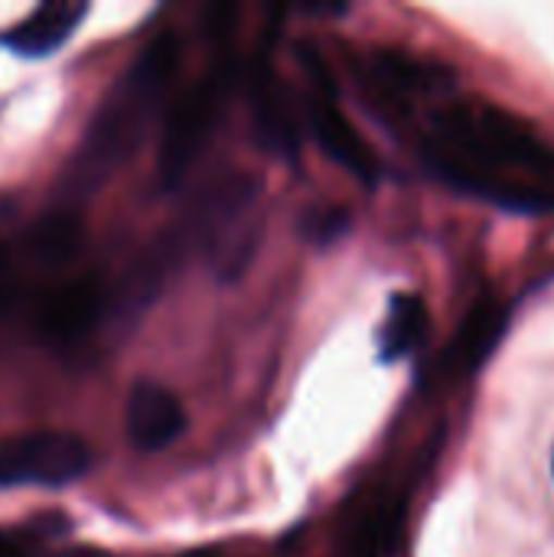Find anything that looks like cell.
Here are the masks:
<instances>
[{"label": "cell", "instance_id": "18", "mask_svg": "<svg viewBox=\"0 0 554 557\" xmlns=\"http://www.w3.org/2000/svg\"><path fill=\"white\" fill-rule=\"evenodd\" d=\"M180 557H225L222 552H216V548H202V552H189V555H180Z\"/></svg>", "mask_w": 554, "mask_h": 557}, {"label": "cell", "instance_id": "17", "mask_svg": "<svg viewBox=\"0 0 554 557\" xmlns=\"http://www.w3.org/2000/svg\"><path fill=\"white\" fill-rule=\"evenodd\" d=\"M13 300V277H10V255L0 245V307H7Z\"/></svg>", "mask_w": 554, "mask_h": 557}, {"label": "cell", "instance_id": "6", "mask_svg": "<svg viewBox=\"0 0 554 557\" xmlns=\"http://www.w3.org/2000/svg\"><path fill=\"white\" fill-rule=\"evenodd\" d=\"M307 72H310V95H307V121L317 137V144L330 153L333 163L349 170L359 183L372 186L379 180V157L366 144V137L356 131V124L343 114L336 104L333 82L323 69V59L307 52L304 55Z\"/></svg>", "mask_w": 554, "mask_h": 557}, {"label": "cell", "instance_id": "2", "mask_svg": "<svg viewBox=\"0 0 554 557\" xmlns=\"http://www.w3.org/2000/svg\"><path fill=\"white\" fill-rule=\"evenodd\" d=\"M434 131L441 147L473 163H483L490 170L496 166H513L529 173L554 170L552 147L532 131L529 121H522L519 114L500 104H487V101L447 104L434 114Z\"/></svg>", "mask_w": 554, "mask_h": 557}, {"label": "cell", "instance_id": "16", "mask_svg": "<svg viewBox=\"0 0 554 557\" xmlns=\"http://www.w3.org/2000/svg\"><path fill=\"white\" fill-rule=\"evenodd\" d=\"M346 212L343 209H336V206H330V209H313L310 215H307V222H304V232L313 238V242H333V238H340L343 232H346Z\"/></svg>", "mask_w": 554, "mask_h": 557}, {"label": "cell", "instance_id": "8", "mask_svg": "<svg viewBox=\"0 0 554 557\" xmlns=\"http://www.w3.org/2000/svg\"><path fill=\"white\" fill-rule=\"evenodd\" d=\"M111 307V290L98 274H78L42 294L36 307V330L49 343H78Z\"/></svg>", "mask_w": 554, "mask_h": 557}, {"label": "cell", "instance_id": "14", "mask_svg": "<svg viewBox=\"0 0 554 557\" xmlns=\"http://www.w3.org/2000/svg\"><path fill=\"white\" fill-rule=\"evenodd\" d=\"M431 330V313L428 304L418 294H395L389 300V313L385 323L379 330V346H382V359L395 362L411 356Z\"/></svg>", "mask_w": 554, "mask_h": 557}, {"label": "cell", "instance_id": "9", "mask_svg": "<svg viewBox=\"0 0 554 557\" xmlns=\"http://www.w3.org/2000/svg\"><path fill=\"white\" fill-rule=\"evenodd\" d=\"M248 104H251V124L261 147L284 160H297L300 153V131L291 108V95L281 85L278 72L271 69L268 55H258L248 72Z\"/></svg>", "mask_w": 554, "mask_h": 557}, {"label": "cell", "instance_id": "13", "mask_svg": "<svg viewBox=\"0 0 554 557\" xmlns=\"http://www.w3.org/2000/svg\"><path fill=\"white\" fill-rule=\"evenodd\" d=\"M405 499L382 496L369 503L346 532V557H392L405 539Z\"/></svg>", "mask_w": 554, "mask_h": 557}, {"label": "cell", "instance_id": "10", "mask_svg": "<svg viewBox=\"0 0 554 557\" xmlns=\"http://www.w3.org/2000/svg\"><path fill=\"white\" fill-rule=\"evenodd\" d=\"M124 431L137 450L157 454L186 431V411L170 388L157 382H137L127 395Z\"/></svg>", "mask_w": 554, "mask_h": 557}, {"label": "cell", "instance_id": "5", "mask_svg": "<svg viewBox=\"0 0 554 557\" xmlns=\"http://www.w3.org/2000/svg\"><path fill=\"white\" fill-rule=\"evenodd\" d=\"M91 450L65 431H33L0 441V486H65L88 473Z\"/></svg>", "mask_w": 554, "mask_h": 557}, {"label": "cell", "instance_id": "4", "mask_svg": "<svg viewBox=\"0 0 554 557\" xmlns=\"http://www.w3.org/2000/svg\"><path fill=\"white\" fill-rule=\"evenodd\" d=\"M225 91H229V69H216L173 101L163 121L160 157H157V173L163 189H176L193 170V163L199 160V153L206 150L219 124Z\"/></svg>", "mask_w": 554, "mask_h": 557}, {"label": "cell", "instance_id": "11", "mask_svg": "<svg viewBox=\"0 0 554 557\" xmlns=\"http://www.w3.org/2000/svg\"><path fill=\"white\" fill-rule=\"evenodd\" d=\"M509 326V307L500 304L496 297H483L470 307L467 320L460 323L454 343L444 352V369L451 375H473L483 369V362L496 352L503 333Z\"/></svg>", "mask_w": 554, "mask_h": 557}, {"label": "cell", "instance_id": "3", "mask_svg": "<svg viewBox=\"0 0 554 557\" xmlns=\"http://www.w3.org/2000/svg\"><path fill=\"white\" fill-rule=\"evenodd\" d=\"M255 202H258L255 180L229 176L202 196V202L196 206L186 225V232L206 245L222 281L242 277V271L251 264L261 232Z\"/></svg>", "mask_w": 554, "mask_h": 557}, {"label": "cell", "instance_id": "7", "mask_svg": "<svg viewBox=\"0 0 554 557\" xmlns=\"http://www.w3.org/2000/svg\"><path fill=\"white\" fill-rule=\"evenodd\" d=\"M421 157H424V163L434 170V176L441 183H447L451 189H457L464 196L483 199V202L500 206L506 212H526V215H539V212L552 209V199L545 193L506 183L496 170H490L483 163H473L467 157H457L454 150L441 147L438 140H428L421 147Z\"/></svg>", "mask_w": 554, "mask_h": 557}, {"label": "cell", "instance_id": "19", "mask_svg": "<svg viewBox=\"0 0 554 557\" xmlns=\"http://www.w3.org/2000/svg\"><path fill=\"white\" fill-rule=\"evenodd\" d=\"M552 470H554V460H552Z\"/></svg>", "mask_w": 554, "mask_h": 557}, {"label": "cell", "instance_id": "15", "mask_svg": "<svg viewBox=\"0 0 554 557\" xmlns=\"http://www.w3.org/2000/svg\"><path fill=\"white\" fill-rule=\"evenodd\" d=\"M82 242H85V225L75 209H56V212L39 215L26 235L33 258L49 268L69 264L78 255Z\"/></svg>", "mask_w": 554, "mask_h": 557}, {"label": "cell", "instance_id": "1", "mask_svg": "<svg viewBox=\"0 0 554 557\" xmlns=\"http://www.w3.org/2000/svg\"><path fill=\"white\" fill-rule=\"evenodd\" d=\"M176 65H180L176 33H160L140 49V55L114 82V88L108 91V98L101 101V108L88 124V134L65 173L62 189L69 196L95 193L121 163L131 160V153L144 144L150 124L160 114Z\"/></svg>", "mask_w": 554, "mask_h": 557}, {"label": "cell", "instance_id": "12", "mask_svg": "<svg viewBox=\"0 0 554 557\" xmlns=\"http://www.w3.org/2000/svg\"><path fill=\"white\" fill-rule=\"evenodd\" d=\"M88 3H75V0H52L36 7L26 20H20L16 26H10L0 42L7 49H13L16 55L26 59H39V55H52L85 20Z\"/></svg>", "mask_w": 554, "mask_h": 557}]
</instances>
